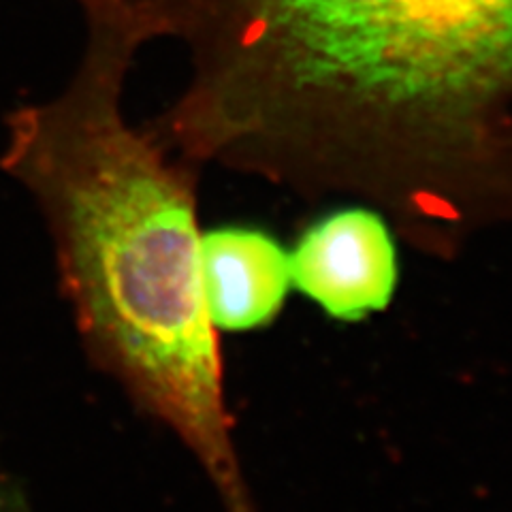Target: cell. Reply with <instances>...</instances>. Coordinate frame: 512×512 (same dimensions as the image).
<instances>
[{"instance_id": "cell-1", "label": "cell", "mask_w": 512, "mask_h": 512, "mask_svg": "<svg viewBox=\"0 0 512 512\" xmlns=\"http://www.w3.org/2000/svg\"><path fill=\"white\" fill-rule=\"evenodd\" d=\"M190 77L146 126L190 165L455 218L512 203V0H118Z\"/></svg>"}, {"instance_id": "cell-2", "label": "cell", "mask_w": 512, "mask_h": 512, "mask_svg": "<svg viewBox=\"0 0 512 512\" xmlns=\"http://www.w3.org/2000/svg\"><path fill=\"white\" fill-rule=\"evenodd\" d=\"M77 5V67L52 99L5 118L0 169L45 224L90 363L186 448L222 512H256L203 299L197 167L124 114L139 32L109 0Z\"/></svg>"}, {"instance_id": "cell-3", "label": "cell", "mask_w": 512, "mask_h": 512, "mask_svg": "<svg viewBox=\"0 0 512 512\" xmlns=\"http://www.w3.org/2000/svg\"><path fill=\"white\" fill-rule=\"evenodd\" d=\"M291 254L301 295L333 320H359L389 308L399 263L389 224L367 207H344L308 224Z\"/></svg>"}, {"instance_id": "cell-4", "label": "cell", "mask_w": 512, "mask_h": 512, "mask_svg": "<svg viewBox=\"0 0 512 512\" xmlns=\"http://www.w3.org/2000/svg\"><path fill=\"white\" fill-rule=\"evenodd\" d=\"M205 310L220 333L274 323L293 286L291 254L276 235L250 224H220L201 233Z\"/></svg>"}, {"instance_id": "cell-5", "label": "cell", "mask_w": 512, "mask_h": 512, "mask_svg": "<svg viewBox=\"0 0 512 512\" xmlns=\"http://www.w3.org/2000/svg\"><path fill=\"white\" fill-rule=\"evenodd\" d=\"M0 512H35L22 485L0 468Z\"/></svg>"}]
</instances>
